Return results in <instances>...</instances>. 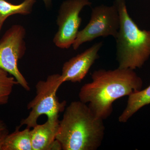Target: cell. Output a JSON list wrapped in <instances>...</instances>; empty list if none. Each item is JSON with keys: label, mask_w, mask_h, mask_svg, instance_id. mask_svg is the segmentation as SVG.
Instances as JSON below:
<instances>
[{"label": "cell", "mask_w": 150, "mask_h": 150, "mask_svg": "<svg viewBox=\"0 0 150 150\" xmlns=\"http://www.w3.org/2000/svg\"><path fill=\"white\" fill-rule=\"evenodd\" d=\"M63 83L59 74L49 75L46 80L39 81L35 85V97L27 105L30 112L26 118L22 119L19 126L33 128L42 115H46L48 119L59 118V114L64 111L67 103L66 100L60 101L57 96V91Z\"/></svg>", "instance_id": "obj_4"}, {"label": "cell", "mask_w": 150, "mask_h": 150, "mask_svg": "<svg viewBox=\"0 0 150 150\" xmlns=\"http://www.w3.org/2000/svg\"><path fill=\"white\" fill-rule=\"evenodd\" d=\"M120 25V15L115 3L111 6H96L92 9L88 23L78 32L73 48L77 50L83 43L99 37L111 36L115 38Z\"/></svg>", "instance_id": "obj_5"}, {"label": "cell", "mask_w": 150, "mask_h": 150, "mask_svg": "<svg viewBox=\"0 0 150 150\" xmlns=\"http://www.w3.org/2000/svg\"><path fill=\"white\" fill-rule=\"evenodd\" d=\"M126 107L118 121L125 123L142 108L150 104V85L144 90L135 92L129 96Z\"/></svg>", "instance_id": "obj_10"}, {"label": "cell", "mask_w": 150, "mask_h": 150, "mask_svg": "<svg viewBox=\"0 0 150 150\" xmlns=\"http://www.w3.org/2000/svg\"><path fill=\"white\" fill-rule=\"evenodd\" d=\"M91 4L89 0H66L63 2L57 17L59 28L53 40L57 47L67 49L72 46L81 22L80 13L85 7Z\"/></svg>", "instance_id": "obj_7"}, {"label": "cell", "mask_w": 150, "mask_h": 150, "mask_svg": "<svg viewBox=\"0 0 150 150\" xmlns=\"http://www.w3.org/2000/svg\"><path fill=\"white\" fill-rule=\"evenodd\" d=\"M35 2V0H25L20 4L14 5L6 0H0V18L5 21L13 15L28 14L32 11Z\"/></svg>", "instance_id": "obj_12"}, {"label": "cell", "mask_w": 150, "mask_h": 150, "mask_svg": "<svg viewBox=\"0 0 150 150\" xmlns=\"http://www.w3.org/2000/svg\"><path fill=\"white\" fill-rule=\"evenodd\" d=\"M4 22V21L2 20L0 18V31H1V28Z\"/></svg>", "instance_id": "obj_17"}, {"label": "cell", "mask_w": 150, "mask_h": 150, "mask_svg": "<svg viewBox=\"0 0 150 150\" xmlns=\"http://www.w3.org/2000/svg\"><path fill=\"white\" fill-rule=\"evenodd\" d=\"M64 112L56 137L62 150H97L104 139L103 120L80 100L71 103Z\"/></svg>", "instance_id": "obj_2"}, {"label": "cell", "mask_w": 150, "mask_h": 150, "mask_svg": "<svg viewBox=\"0 0 150 150\" xmlns=\"http://www.w3.org/2000/svg\"><path fill=\"white\" fill-rule=\"evenodd\" d=\"M6 129H7V128L5 123L2 120L0 119V131Z\"/></svg>", "instance_id": "obj_15"}, {"label": "cell", "mask_w": 150, "mask_h": 150, "mask_svg": "<svg viewBox=\"0 0 150 150\" xmlns=\"http://www.w3.org/2000/svg\"><path fill=\"white\" fill-rule=\"evenodd\" d=\"M19 126L6 137L2 150H33L30 129L26 128L20 131Z\"/></svg>", "instance_id": "obj_11"}, {"label": "cell", "mask_w": 150, "mask_h": 150, "mask_svg": "<svg viewBox=\"0 0 150 150\" xmlns=\"http://www.w3.org/2000/svg\"><path fill=\"white\" fill-rule=\"evenodd\" d=\"M102 46V42L95 43L82 53L65 62L61 74L64 83L81 82L99 57L98 53Z\"/></svg>", "instance_id": "obj_8"}, {"label": "cell", "mask_w": 150, "mask_h": 150, "mask_svg": "<svg viewBox=\"0 0 150 150\" xmlns=\"http://www.w3.org/2000/svg\"><path fill=\"white\" fill-rule=\"evenodd\" d=\"M43 1L46 6H49V5L51 4V0H43Z\"/></svg>", "instance_id": "obj_16"}, {"label": "cell", "mask_w": 150, "mask_h": 150, "mask_svg": "<svg viewBox=\"0 0 150 150\" xmlns=\"http://www.w3.org/2000/svg\"><path fill=\"white\" fill-rule=\"evenodd\" d=\"M9 134L7 129L0 131V150H2L3 145L4 144L6 137Z\"/></svg>", "instance_id": "obj_14"}, {"label": "cell", "mask_w": 150, "mask_h": 150, "mask_svg": "<svg viewBox=\"0 0 150 150\" xmlns=\"http://www.w3.org/2000/svg\"><path fill=\"white\" fill-rule=\"evenodd\" d=\"M25 30L20 25H14L4 33L0 40V68L13 76L18 85L27 91L29 84L19 70L18 62L25 52Z\"/></svg>", "instance_id": "obj_6"}, {"label": "cell", "mask_w": 150, "mask_h": 150, "mask_svg": "<svg viewBox=\"0 0 150 150\" xmlns=\"http://www.w3.org/2000/svg\"><path fill=\"white\" fill-rule=\"evenodd\" d=\"M59 122V118L47 119L45 123L38 124L30 130L33 150H62L56 140Z\"/></svg>", "instance_id": "obj_9"}, {"label": "cell", "mask_w": 150, "mask_h": 150, "mask_svg": "<svg viewBox=\"0 0 150 150\" xmlns=\"http://www.w3.org/2000/svg\"><path fill=\"white\" fill-rule=\"evenodd\" d=\"M92 81L84 84L79 100L88 106L98 118L104 120L111 115L116 100L142 90L143 82L134 70L118 67L114 70H96Z\"/></svg>", "instance_id": "obj_1"}, {"label": "cell", "mask_w": 150, "mask_h": 150, "mask_svg": "<svg viewBox=\"0 0 150 150\" xmlns=\"http://www.w3.org/2000/svg\"><path fill=\"white\" fill-rule=\"evenodd\" d=\"M120 25L115 38L119 68L135 70L143 67L150 57V30H142L129 15L126 0H115Z\"/></svg>", "instance_id": "obj_3"}, {"label": "cell", "mask_w": 150, "mask_h": 150, "mask_svg": "<svg viewBox=\"0 0 150 150\" xmlns=\"http://www.w3.org/2000/svg\"><path fill=\"white\" fill-rule=\"evenodd\" d=\"M18 85L16 79L0 68V105L6 104L15 86Z\"/></svg>", "instance_id": "obj_13"}]
</instances>
